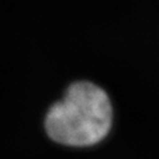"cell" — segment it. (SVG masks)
I'll use <instances>...</instances> for the list:
<instances>
[{"mask_svg": "<svg viewBox=\"0 0 159 159\" xmlns=\"http://www.w3.org/2000/svg\"><path fill=\"white\" fill-rule=\"evenodd\" d=\"M112 104L107 93L91 81L68 86L46 114L45 127L53 140L68 146H90L108 133Z\"/></svg>", "mask_w": 159, "mask_h": 159, "instance_id": "1", "label": "cell"}]
</instances>
